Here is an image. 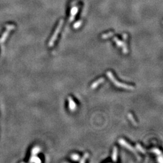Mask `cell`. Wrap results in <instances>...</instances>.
Instances as JSON below:
<instances>
[{
  "mask_svg": "<svg viewBox=\"0 0 163 163\" xmlns=\"http://www.w3.org/2000/svg\"><path fill=\"white\" fill-rule=\"evenodd\" d=\"M106 75L108 77V78L112 81V82L114 84V85L117 86V87L121 88L128 89V90H133V89H135V88L133 86H132V85H127V84H123V83H121L120 82H118V80L115 79V77L113 75L111 71H108L106 73Z\"/></svg>",
  "mask_w": 163,
  "mask_h": 163,
  "instance_id": "obj_1",
  "label": "cell"
},
{
  "mask_svg": "<svg viewBox=\"0 0 163 163\" xmlns=\"http://www.w3.org/2000/svg\"><path fill=\"white\" fill-rule=\"evenodd\" d=\"M63 23H64V20L62 19V20H61V21H60L59 23V25H58V26L57 27V28H56L55 32H54V34H53V35L52 36L51 38V39L50 40L49 43H48V46H49L50 47H53V45H54V42H55V41H56V39H57V36H58L59 33L61 28H62V25H63Z\"/></svg>",
  "mask_w": 163,
  "mask_h": 163,
  "instance_id": "obj_2",
  "label": "cell"
},
{
  "mask_svg": "<svg viewBox=\"0 0 163 163\" xmlns=\"http://www.w3.org/2000/svg\"><path fill=\"white\" fill-rule=\"evenodd\" d=\"M118 142H119V143L121 145H122L123 146L126 147V149H127L128 150L131 151L132 152L133 154L136 156V157H137V159H138V160H140L141 157H140L138 154H137V151H136V150H135V149H134V147H133L130 144H129L127 142H126V141H125V140L123 139V138H120V139L118 140Z\"/></svg>",
  "mask_w": 163,
  "mask_h": 163,
  "instance_id": "obj_3",
  "label": "cell"
},
{
  "mask_svg": "<svg viewBox=\"0 0 163 163\" xmlns=\"http://www.w3.org/2000/svg\"><path fill=\"white\" fill-rule=\"evenodd\" d=\"M68 106H69L70 110L71 112H74L77 109V105L71 97H68Z\"/></svg>",
  "mask_w": 163,
  "mask_h": 163,
  "instance_id": "obj_4",
  "label": "cell"
},
{
  "mask_svg": "<svg viewBox=\"0 0 163 163\" xmlns=\"http://www.w3.org/2000/svg\"><path fill=\"white\" fill-rule=\"evenodd\" d=\"M104 81H105V79H104L103 77H101V78L98 79V80H97L95 81L94 82H93V84H92L91 86V88L93 89H96V88H97L99 86V85H100V84H102V83H103Z\"/></svg>",
  "mask_w": 163,
  "mask_h": 163,
  "instance_id": "obj_5",
  "label": "cell"
},
{
  "mask_svg": "<svg viewBox=\"0 0 163 163\" xmlns=\"http://www.w3.org/2000/svg\"><path fill=\"white\" fill-rule=\"evenodd\" d=\"M117 157H118V149L116 146L114 147L112 152V159L114 162H117Z\"/></svg>",
  "mask_w": 163,
  "mask_h": 163,
  "instance_id": "obj_6",
  "label": "cell"
},
{
  "mask_svg": "<svg viewBox=\"0 0 163 163\" xmlns=\"http://www.w3.org/2000/svg\"><path fill=\"white\" fill-rule=\"evenodd\" d=\"M127 117H128L129 119L130 120V121L132 122V123L133 125H134V126H137V121H135V118H134V117H133V115H132V114H130V113H129V114H127Z\"/></svg>",
  "mask_w": 163,
  "mask_h": 163,
  "instance_id": "obj_7",
  "label": "cell"
},
{
  "mask_svg": "<svg viewBox=\"0 0 163 163\" xmlns=\"http://www.w3.org/2000/svg\"><path fill=\"white\" fill-rule=\"evenodd\" d=\"M136 147H137V149H138V150H139L140 152H141V153H143V154H146V151L145 149H144L143 147H142L141 146L140 144L137 143V144H136Z\"/></svg>",
  "mask_w": 163,
  "mask_h": 163,
  "instance_id": "obj_8",
  "label": "cell"
},
{
  "mask_svg": "<svg viewBox=\"0 0 163 163\" xmlns=\"http://www.w3.org/2000/svg\"><path fill=\"white\" fill-rule=\"evenodd\" d=\"M88 157H89V154H88V153H85V155H84V157L81 158V159L80 160V163H85V162L86 161V159L88 158Z\"/></svg>",
  "mask_w": 163,
  "mask_h": 163,
  "instance_id": "obj_9",
  "label": "cell"
},
{
  "mask_svg": "<svg viewBox=\"0 0 163 163\" xmlns=\"http://www.w3.org/2000/svg\"><path fill=\"white\" fill-rule=\"evenodd\" d=\"M71 159H73V161H79L80 159V156L78 154H73L71 155Z\"/></svg>",
  "mask_w": 163,
  "mask_h": 163,
  "instance_id": "obj_10",
  "label": "cell"
},
{
  "mask_svg": "<svg viewBox=\"0 0 163 163\" xmlns=\"http://www.w3.org/2000/svg\"><path fill=\"white\" fill-rule=\"evenodd\" d=\"M152 152L154 153V154H157L158 155H161V152L160 151V150H159L157 148H154L151 150Z\"/></svg>",
  "mask_w": 163,
  "mask_h": 163,
  "instance_id": "obj_11",
  "label": "cell"
},
{
  "mask_svg": "<svg viewBox=\"0 0 163 163\" xmlns=\"http://www.w3.org/2000/svg\"><path fill=\"white\" fill-rule=\"evenodd\" d=\"M112 32H109V33H107V34H104V35H103L102 36V39H107L109 38V37H111V36H112Z\"/></svg>",
  "mask_w": 163,
  "mask_h": 163,
  "instance_id": "obj_12",
  "label": "cell"
},
{
  "mask_svg": "<svg viewBox=\"0 0 163 163\" xmlns=\"http://www.w3.org/2000/svg\"><path fill=\"white\" fill-rule=\"evenodd\" d=\"M39 150H40L39 147L36 146V147H34V148L33 149V150H32V154H33V155H36V154H37V153L39 152Z\"/></svg>",
  "mask_w": 163,
  "mask_h": 163,
  "instance_id": "obj_13",
  "label": "cell"
},
{
  "mask_svg": "<svg viewBox=\"0 0 163 163\" xmlns=\"http://www.w3.org/2000/svg\"><path fill=\"white\" fill-rule=\"evenodd\" d=\"M81 24H82V22H80V21L77 22V23H76V24H75L74 25V28H78L80 26Z\"/></svg>",
  "mask_w": 163,
  "mask_h": 163,
  "instance_id": "obj_14",
  "label": "cell"
},
{
  "mask_svg": "<svg viewBox=\"0 0 163 163\" xmlns=\"http://www.w3.org/2000/svg\"><path fill=\"white\" fill-rule=\"evenodd\" d=\"M30 161L32 162H41V160H40L38 158H37V157H34V158H33V159H32V160H30Z\"/></svg>",
  "mask_w": 163,
  "mask_h": 163,
  "instance_id": "obj_15",
  "label": "cell"
},
{
  "mask_svg": "<svg viewBox=\"0 0 163 163\" xmlns=\"http://www.w3.org/2000/svg\"><path fill=\"white\" fill-rule=\"evenodd\" d=\"M158 162H159V163H163V157H162V156H161V155H160V157H159V158H158Z\"/></svg>",
  "mask_w": 163,
  "mask_h": 163,
  "instance_id": "obj_16",
  "label": "cell"
}]
</instances>
